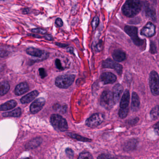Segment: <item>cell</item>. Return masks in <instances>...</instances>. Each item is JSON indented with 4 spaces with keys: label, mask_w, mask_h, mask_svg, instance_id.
<instances>
[{
    "label": "cell",
    "mask_w": 159,
    "mask_h": 159,
    "mask_svg": "<svg viewBox=\"0 0 159 159\" xmlns=\"http://www.w3.org/2000/svg\"><path fill=\"white\" fill-rule=\"evenodd\" d=\"M142 8V3L139 1L129 0L125 2L122 8V11L125 16L133 17L138 14Z\"/></svg>",
    "instance_id": "obj_1"
},
{
    "label": "cell",
    "mask_w": 159,
    "mask_h": 159,
    "mask_svg": "<svg viewBox=\"0 0 159 159\" xmlns=\"http://www.w3.org/2000/svg\"><path fill=\"white\" fill-rule=\"evenodd\" d=\"M75 78V76L73 74L60 75L56 79V85L61 89H66L72 85Z\"/></svg>",
    "instance_id": "obj_2"
},
{
    "label": "cell",
    "mask_w": 159,
    "mask_h": 159,
    "mask_svg": "<svg viewBox=\"0 0 159 159\" xmlns=\"http://www.w3.org/2000/svg\"><path fill=\"white\" fill-rule=\"evenodd\" d=\"M51 121L53 127L61 132L67 131L68 126L66 119L59 114H52L51 116Z\"/></svg>",
    "instance_id": "obj_3"
},
{
    "label": "cell",
    "mask_w": 159,
    "mask_h": 159,
    "mask_svg": "<svg viewBox=\"0 0 159 159\" xmlns=\"http://www.w3.org/2000/svg\"><path fill=\"white\" fill-rule=\"evenodd\" d=\"M149 82L151 92L153 95H159V76L156 71L152 70L149 77Z\"/></svg>",
    "instance_id": "obj_4"
},
{
    "label": "cell",
    "mask_w": 159,
    "mask_h": 159,
    "mask_svg": "<svg viewBox=\"0 0 159 159\" xmlns=\"http://www.w3.org/2000/svg\"><path fill=\"white\" fill-rule=\"evenodd\" d=\"M100 105L106 109H111L115 104L112 93L109 91H105L101 94L100 98Z\"/></svg>",
    "instance_id": "obj_5"
},
{
    "label": "cell",
    "mask_w": 159,
    "mask_h": 159,
    "mask_svg": "<svg viewBox=\"0 0 159 159\" xmlns=\"http://www.w3.org/2000/svg\"><path fill=\"white\" fill-rule=\"evenodd\" d=\"M125 31L131 37V39L135 45L139 46L143 44L144 41L139 38L138 36V29L136 27L126 26L125 27Z\"/></svg>",
    "instance_id": "obj_6"
},
{
    "label": "cell",
    "mask_w": 159,
    "mask_h": 159,
    "mask_svg": "<svg viewBox=\"0 0 159 159\" xmlns=\"http://www.w3.org/2000/svg\"><path fill=\"white\" fill-rule=\"evenodd\" d=\"M104 118L105 116L102 113H95L86 120L85 124L91 128H95L103 122Z\"/></svg>",
    "instance_id": "obj_7"
},
{
    "label": "cell",
    "mask_w": 159,
    "mask_h": 159,
    "mask_svg": "<svg viewBox=\"0 0 159 159\" xmlns=\"http://www.w3.org/2000/svg\"><path fill=\"white\" fill-rule=\"evenodd\" d=\"M102 66L105 68L112 69L115 70L119 75H120L122 72V66L109 58L103 61L102 63Z\"/></svg>",
    "instance_id": "obj_8"
},
{
    "label": "cell",
    "mask_w": 159,
    "mask_h": 159,
    "mask_svg": "<svg viewBox=\"0 0 159 159\" xmlns=\"http://www.w3.org/2000/svg\"><path fill=\"white\" fill-rule=\"evenodd\" d=\"M45 100L43 98H40L36 99L30 105V112L33 114L39 112L45 105Z\"/></svg>",
    "instance_id": "obj_9"
},
{
    "label": "cell",
    "mask_w": 159,
    "mask_h": 159,
    "mask_svg": "<svg viewBox=\"0 0 159 159\" xmlns=\"http://www.w3.org/2000/svg\"><path fill=\"white\" fill-rule=\"evenodd\" d=\"M155 26L151 22L148 23L141 30V35L145 37L150 38L155 35Z\"/></svg>",
    "instance_id": "obj_10"
},
{
    "label": "cell",
    "mask_w": 159,
    "mask_h": 159,
    "mask_svg": "<svg viewBox=\"0 0 159 159\" xmlns=\"http://www.w3.org/2000/svg\"><path fill=\"white\" fill-rule=\"evenodd\" d=\"M100 80L105 84H111L116 81L117 77L111 72H106L101 74Z\"/></svg>",
    "instance_id": "obj_11"
},
{
    "label": "cell",
    "mask_w": 159,
    "mask_h": 159,
    "mask_svg": "<svg viewBox=\"0 0 159 159\" xmlns=\"http://www.w3.org/2000/svg\"><path fill=\"white\" fill-rule=\"evenodd\" d=\"M129 102H130V93L128 90H126L124 93L120 103V109L129 110Z\"/></svg>",
    "instance_id": "obj_12"
},
{
    "label": "cell",
    "mask_w": 159,
    "mask_h": 159,
    "mask_svg": "<svg viewBox=\"0 0 159 159\" xmlns=\"http://www.w3.org/2000/svg\"><path fill=\"white\" fill-rule=\"evenodd\" d=\"M123 91V87L120 84H115V86L113 87L112 93L115 104L119 102Z\"/></svg>",
    "instance_id": "obj_13"
},
{
    "label": "cell",
    "mask_w": 159,
    "mask_h": 159,
    "mask_svg": "<svg viewBox=\"0 0 159 159\" xmlns=\"http://www.w3.org/2000/svg\"><path fill=\"white\" fill-rule=\"evenodd\" d=\"M138 144V140L136 139H129L123 145V149L125 151H132L135 149Z\"/></svg>",
    "instance_id": "obj_14"
},
{
    "label": "cell",
    "mask_w": 159,
    "mask_h": 159,
    "mask_svg": "<svg viewBox=\"0 0 159 159\" xmlns=\"http://www.w3.org/2000/svg\"><path fill=\"white\" fill-rule=\"evenodd\" d=\"M29 86L26 82H22L18 84L15 89V93L17 96L24 94L29 91Z\"/></svg>",
    "instance_id": "obj_15"
},
{
    "label": "cell",
    "mask_w": 159,
    "mask_h": 159,
    "mask_svg": "<svg viewBox=\"0 0 159 159\" xmlns=\"http://www.w3.org/2000/svg\"><path fill=\"white\" fill-rule=\"evenodd\" d=\"M39 93L38 91H32L22 97L20 99V101L22 104L30 103L32 100H34L39 95Z\"/></svg>",
    "instance_id": "obj_16"
},
{
    "label": "cell",
    "mask_w": 159,
    "mask_h": 159,
    "mask_svg": "<svg viewBox=\"0 0 159 159\" xmlns=\"http://www.w3.org/2000/svg\"><path fill=\"white\" fill-rule=\"evenodd\" d=\"M140 106V100L138 95L135 92H133L132 97L131 109L133 111H137Z\"/></svg>",
    "instance_id": "obj_17"
},
{
    "label": "cell",
    "mask_w": 159,
    "mask_h": 159,
    "mask_svg": "<svg viewBox=\"0 0 159 159\" xmlns=\"http://www.w3.org/2000/svg\"><path fill=\"white\" fill-rule=\"evenodd\" d=\"M112 57L117 62H121L126 59V54L120 50H116L112 54Z\"/></svg>",
    "instance_id": "obj_18"
},
{
    "label": "cell",
    "mask_w": 159,
    "mask_h": 159,
    "mask_svg": "<svg viewBox=\"0 0 159 159\" xmlns=\"http://www.w3.org/2000/svg\"><path fill=\"white\" fill-rule=\"evenodd\" d=\"M26 52L29 55L36 57H41L44 53V52L42 50L34 47H29L27 48L26 50Z\"/></svg>",
    "instance_id": "obj_19"
},
{
    "label": "cell",
    "mask_w": 159,
    "mask_h": 159,
    "mask_svg": "<svg viewBox=\"0 0 159 159\" xmlns=\"http://www.w3.org/2000/svg\"><path fill=\"white\" fill-rule=\"evenodd\" d=\"M17 105V102L14 100H11L1 106V110L6 111L12 109L15 107Z\"/></svg>",
    "instance_id": "obj_20"
},
{
    "label": "cell",
    "mask_w": 159,
    "mask_h": 159,
    "mask_svg": "<svg viewBox=\"0 0 159 159\" xmlns=\"http://www.w3.org/2000/svg\"><path fill=\"white\" fill-rule=\"evenodd\" d=\"M146 13L150 18H151L153 21H155L156 19V12L154 8L149 5H147L146 7Z\"/></svg>",
    "instance_id": "obj_21"
},
{
    "label": "cell",
    "mask_w": 159,
    "mask_h": 159,
    "mask_svg": "<svg viewBox=\"0 0 159 159\" xmlns=\"http://www.w3.org/2000/svg\"><path fill=\"white\" fill-rule=\"evenodd\" d=\"M22 111L20 108H17L12 111L9 112H4L2 114L3 117H19L21 116Z\"/></svg>",
    "instance_id": "obj_22"
},
{
    "label": "cell",
    "mask_w": 159,
    "mask_h": 159,
    "mask_svg": "<svg viewBox=\"0 0 159 159\" xmlns=\"http://www.w3.org/2000/svg\"><path fill=\"white\" fill-rule=\"evenodd\" d=\"M10 89V85L9 83L6 81H2L0 84V95L3 96L8 93Z\"/></svg>",
    "instance_id": "obj_23"
},
{
    "label": "cell",
    "mask_w": 159,
    "mask_h": 159,
    "mask_svg": "<svg viewBox=\"0 0 159 159\" xmlns=\"http://www.w3.org/2000/svg\"><path fill=\"white\" fill-rule=\"evenodd\" d=\"M42 142V139L40 138H36L30 141L29 143L27 144V148L29 149H33L38 147Z\"/></svg>",
    "instance_id": "obj_24"
},
{
    "label": "cell",
    "mask_w": 159,
    "mask_h": 159,
    "mask_svg": "<svg viewBox=\"0 0 159 159\" xmlns=\"http://www.w3.org/2000/svg\"><path fill=\"white\" fill-rule=\"evenodd\" d=\"M150 117L152 120H155L159 117V106L154 107L150 111Z\"/></svg>",
    "instance_id": "obj_25"
},
{
    "label": "cell",
    "mask_w": 159,
    "mask_h": 159,
    "mask_svg": "<svg viewBox=\"0 0 159 159\" xmlns=\"http://www.w3.org/2000/svg\"><path fill=\"white\" fill-rule=\"evenodd\" d=\"M67 135L69 136L70 137L72 138L75 139H78V140H81V141H85V142L91 141V139H89L81 136L76 134H73V133H68V134H67Z\"/></svg>",
    "instance_id": "obj_26"
},
{
    "label": "cell",
    "mask_w": 159,
    "mask_h": 159,
    "mask_svg": "<svg viewBox=\"0 0 159 159\" xmlns=\"http://www.w3.org/2000/svg\"><path fill=\"white\" fill-rule=\"evenodd\" d=\"M78 159H93V157L89 152H84L81 153Z\"/></svg>",
    "instance_id": "obj_27"
},
{
    "label": "cell",
    "mask_w": 159,
    "mask_h": 159,
    "mask_svg": "<svg viewBox=\"0 0 159 159\" xmlns=\"http://www.w3.org/2000/svg\"><path fill=\"white\" fill-rule=\"evenodd\" d=\"M99 18L98 16H96L94 17L92 22V25L93 30H95L96 29L97 27L98 24H99Z\"/></svg>",
    "instance_id": "obj_28"
},
{
    "label": "cell",
    "mask_w": 159,
    "mask_h": 159,
    "mask_svg": "<svg viewBox=\"0 0 159 159\" xmlns=\"http://www.w3.org/2000/svg\"><path fill=\"white\" fill-rule=\"evenodd\" d=\"M129 112V110H119V115L120 118L121 119H124L127 116Z\"/></svg>",
    "instance_id": "obj_29"
},
{
    "label": "cell",
    "mask_w": 159,
    "mask_h": 159,
    "mask_svg": "<svg viewBox=\"0 0 159 159\" xmlns=\"http://www.w3.org/2000/svg\"><path fill=\"white\" fill-rule=\"evenodd\" d=\"M31 31L33 33H36V34H45L47 33V31L45 30H43V29L41 28L33 29L31 30Z\"/></svg>",
    "instance_id": "obj_30"
},
{
    "label": "cell",
    "mask_w": 159,
    "mask_h": 159,
    "mask_svg": "<svg viewBox=\"0 0 159 159\" xmlns=\"http://www.w3.org/2000/svg\"><path fill=\"white\" fill-rule=\"evenodd\" d=\"M39 72L40 76L42 79H44L47 76V72L43 68H40L39 69Z\"/></svg>",
    "instance_id": "obj_31"
},
{
    "label": "cell",
    "mask_w": 159,
    "mask_h": 159,
    "mask_svg": "<svg viewBox=\"0 0 159 159\" xmlns=\"http://www.w3.org/2000/svg\"><path fill=\"white\" fill-rule=\"evenodd\" d=\"M55 65L57 69L59 70H64V68L62 66V64L61 63V61L59 59H56Z\"/></svg>",
    "instance_id": "obj_32"
},
{
    "label": "cell",
    "mask_w": 159,
    "mask_h": 159,
    "mask_svg": "<svg viewBox=\"0 0 159 159\" xmlns=\"http://www.w3.org/2000/svg\"><path fill=\"white\" fill-rule=\"evenodd\" d=\"M97 159H112V157L108 154L103 153L98 156Z\"/></svg>",
    "instance_id": "obj_33"
},
{
    "label": "cell",
    "mask_w": 159,
    "mask_h": 159,
    "mask_svg": "<svg viewBox=\"0 0 159 159\" xmlns=\"http://www.w3.org/2000/svg\"><path fill=\"white\" fill-rule=\"evenodd\" d=\"M102 48V41H100L95 46V50L96 52H99L101 51Z\"/></svg>",
    "instance_id": "obj_34"
},
{
    "label": "cell",
    "mask_w": 159,
    "mask_h": 159,
    "mask_svg": "<svg viewBox=\"0 0 159 159\" xmlns=\"http://www.w3.org/2000/svg\"><path fill=\"white\" fill-rule=\"evenodd\" d=\"M139 118L136 117V118H134V119H132V120H130L128 121V124L129 125H135L139 121Z\"/></svg>",
    "instance_id": "obj_35"
},
{
    "label": "cell",
    "mask_w": 159,
    "mask_h": 159,
    "mask_svg": "<svg viewBox=\"0 0 159 159\" xmlns=\"http://www.w3.org/2000/svg\"><path fill=\"white\" fill-rule=\"evenodd\" d=\"M150 52L152 53H155L156 52V46H155V44L153 43H151Z\"/></svg>",
    "instance_id": "obj_36"
},
{
    "label": "cell",
    "mask_w": 159,
    "mask_h": 159,
    "mask_svg": "<svg viewBox=\"0 0 159 159\" xmlns=\"http://www.w3.org/2000/svg\"><path fill=\"white\" fill-rule=\"evenodd\" d=\"M153 128L156 134L159 135V121L153 125Z\"/></svg>",
    "instance_id": "obj_37"
},
{
    "label": "cell",
    "mask_w": 159,
    "mask_h": 159,
    "mask_svg": "<svg viewBox=\"0 0 159 159\" xmlns=\"http://www.w3.org/2000/svg\"><path fill=\"white\" fill-rule=\"evenodd\" d=\"M56 24L58 26L62 27L63 25V22L62 19L60 18H57L56 20Z\"/></svg>",
    "instance_id": "obj_38"
},
{
    "label": "cell",
    "mask_w": 159,
    "mask_h": 159,
    "mask_svg": "<svg viewBox=\"0 0 159 159\" xmlns=\"http://www.w3.org/2000/svg\"><path fill=\"white\" fill-rule=\"evenodd\" d=\"M44 38L45 39L47 40H53V38L51 34H46V35H45V36H44Z\"/></svg>",
    "instance_id": "obj_39"
},
{
    "label": "cell",
    "mask_w": 159,
    "mask_h": 159,
    "mask_svg": "<svg viewBox=\"0 0 159 159\" xmlns=\"http://www.w3.org/2000/svg\"><path fill=\"white\" fill-rule=\"evenodd\" d=\"M66 152L67 154L68 155H70V156H73V152L71 150V149L70 148L67 149L66 150Z\"/></svg>",
    "instance_id": "obj_40"
},
{
    "label": "cell",
    "mask_w": 159,
    "mask_h": 159,
    "mask_svg": "<svg viewBox=\"0 0 159 159\" xmlns=\"http://www.w3.org/2000/svg\"><path fill=\"white\" fill-rule=\"evenodd\" d=\"M56 44L57 46H59V47H61V48H65V47H67L68 46L67 44H63V43H56Z\"/></svg>",
    "instance_id": "obj_41"
},
{
    "label": "cell",
    "mask_w": 159,
    "mask_h": 159,
    "mask_svg": "<svg viewBox=\"0 0 159 159\" xmlns=\"http://www.w3.org/2000/svg\"><path fill=\"white\" fill-rule=\"evenodd\" d=\"M22 13L24 14H28L30 13V10L28 8H25L22 11Z\"/></svg>",
    "instance_id": "obj_42"
},
{
    "label": "cell",
    "mask_w": 159,
    "mask_h": 159,
    "mask_svg": "<svg viewBox=\"0 0 159 159\" xmlns=\"http://www.w3.org/2000/svg\"><path fill=\"white\" fill-rule=\"evenodd\" d=\"M67 51L68 52H70V53L74 55V53H73L74 49H73V48H72V47H69V48H68Z\"/></svg>",
    "instance_id": "obj_43"
},
{
    "label": "cell",
    "mask_w": 159,
    "mask_h": 159,
    "mask_svg": "<svg viewBox=\"0 0 159 159\" xmlns=\"http://www.w3.org/2000/svg\"><path fill=\"white\" fill-rule=\"evenodd\" d=\"M29 36H32V37H34V38H41L42 37H41L39 35H36V34H29Z\"/></svg>",
    "instance_id": "obj_44"
},
{
    "label": "cell",
    "mask_w": 159,
    "mask_h": 159,
    "mask_svg": "<svg viewBox=\"0 0 159 159\" xmlns=\"http://www.w3.org/2000/svg\"><path fill=\"white\" fill-rule=\"evenodd\" d=\"M30 159L29 158H25V159Z\"/></svg>",
    "instance_id": "obj_45"
}]
</instances>
